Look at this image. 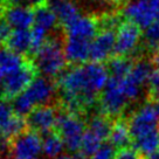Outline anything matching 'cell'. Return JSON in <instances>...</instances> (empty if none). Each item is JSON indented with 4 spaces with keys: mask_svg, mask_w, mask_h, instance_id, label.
I'll return each instance as SVG.
<instances>
[{
    "mask_svg": "<svg viewBox=\"0 0 159 159\" xmlns=\"http://www.w3.org/2000/svg\"><path fill=\"white\" fill-rule=\"evenodd\" d=\"M38 73L50 80L59 79L67 68V59L65 54V33L50 34L42 47L32 57Z\"/></svg>",
    "mask_w": 159,
    "mask_h": 159,
    "instance_id": "6da1fadb",
    "label": "cell"
},
{
    "mask_svg": "<svg viewBox=\"0 0 159 159\" xmlns=\"http://www.w3.org/2000/svg\"><path fill=\"white\" fill-rule=\"evenodd\" d=\"M84 118L80 115L59 108L55 131L60 134L66 149L70 153H79L82 138L85 134Z\"/></svg>",
    "mask_w": 159,
    "mask_h": 159,
    "instance_id": "7a4b0ae2",
    "label": "cell"
},
{
    "mask_svg": "<svg viewBox=\"0 0 159 159\" xmlns=\"http://www.w3.org/2000/svg\"><path fill=\"white\" fill-rule=\"evenodd\" d=\"M122 80L110 77L98 99V109L101 110V114L112 119L119 118L126 110L129 103H131L125 94Z\"/></svg>",
    "mask_w": 159,
    "mask_h": 159,
    "instance_id": "3957f363",
    "label": "cell"
},
{
    "mask_svg": "<svg viewBox=\"0 0 159 159\" xmlns=\"http://www.w3.org/2000/svg\"><path fill=\"white\" fill-rule=\"evenodd\" d=\"M38 69L33 60L27 57L21 68L8 75L0 83V98L14 99L21 93H24L30 84L38 77Z\"/></svg>",
    "mask_w": 159,
    "mask_h": 159,
    "instance_id": "277c9868",
    "label": "cell"
},
{
    "mask_svg": "<svg viewBox=\"0 0 159 159\" xmlns=\"http://www.w3.org/2000/svg\"><path fill=\"white\" fill-rule=\"evenodd\" d=\"M128 125L132 140L158 131L159 118L154 110L153 103L148 101V103H145L137 111H134L129 117Z\"/></svg>",
    "mask_w": 159,
    "mask_h": 159,
    "instance_id": "5b68a950",
    "label": "cell"
},
{
    "mask_svg": "<svg viewBox=\"0 0 159 159\" xmlns=\"http://www.w3.org/2000/svg\"><path fill=\"white\" fill-rule=\"evenodd\" d=\"M142 30L129 20H124L117 30L116 45L112 56L134 57L139 50L142 41Z\"/></svg>",
    "mask_w": 159,
    "mask_h": 159,
    "instance_id": "8992f818",
    "label": "cell"
},
{
    "mask_svg": "<svg viewBox=\"0 0 159 159\" xmlns=\"http://www.w3.org/2000/svg\"><path fill=\"white\" fill-rule=\"evenodd\" d=\"M42 152V138L38 132L27 129L11 140L12 159H39Z\"/></svg>",
    "mask_w": 159,
    "mask_h": 159,
    "instance_id": "52a82bcc",
    "label": "cell"
},
{
    "mask_svg": "<svg viewBox=\"0 0 159 159\" xmlns=\"http://www.w3.org/2000/svg\"><path fill=\"white\" fill-rule=\"evenodd\" d=\"M57 85L55 80H50L43 76H38L30 84V87L21 94L33 105V108L41 105H49L54 102Z\"/></svg>",
    "mask_w": 159,
    "mask_h": 159,
    "instance_id": "ba28073f",
    "label": "cell"
},
{
    "mask_svg": "<svg viewBox=\"0 0 159 159\" xmlns=\"http://www.w3.org/2000/svg\"><path fill=\"white\" fill-rule=\"evenodd\" d=\"M125 20H129L138 26L140 30H146L157 20V11L148 0H134L122 11Z\"/></svg>",
    "mask_w": 159,
    "mask_h": 159,
    "instance_id": "9c48e42d",
    "label": "cell"
},
{
    "mask_svg": "<svg viewBox=\"0 0 159 159\" xmlns=\"http://www.w3.org/2000/svg\"><path fill=\"white\" fill-rule=\"evenodd\" d=\"M28 129L43 134L54 131L57 122V111L53 105H41L33 109L26 117Z\"/></svg>",
    "mask_w": 159,
    "mask_h": 159,
    "instance_id": "30bf717a",
    "label": "cell"
},
{
    "mask_svg": "<svg viewBox=\"0 0 159 159\" xmlns=\"http://www.w3.org/2000/svg\"><path fill=\"white\" fill-rule=\"evenodd\" d=\"M0 18L14 30H30L34 24V10L25 6L11 5L6 1L0 7Z\"/></svg>",
    "mask_w": 159,
    "mask_h": 159,
    "instance_id": "8fae6325",
    "label": "cell"
},
{
    "mask_svg": "<svg viewBox=\"0 0 159 159\" xmlns=\"http://www.w3.org/2000/svg\"><path fill=\"white\" fill-rule=\"evenodd\" d=\"M66 38L93 42L99 33L96 15H81L71 24L62 28Z\"/></svg>",
    "mask_w": 159,
    "mask_h": 159,
    "instance_id": "7c38bea8",
    "label": "cell"
},
{
    "mask_svg": "<svg viewBox=\"0 0 159 159\" xmlns=\"http://www.w3.org/2000/svg\"><path fill=\"white\" fill-rule=\"evenodd\" d=\"M116 30H102L96 35L90 46L89 60L94 63L108 62V60L114 55L116 45Z\"/></svg>",
    "mask_w": 159,
    "mask_h": 159,
    "instance_id": "4fadbf2b",
    "label": "cell"
},
{
    "mask_svg": "<svg viewBox=\"0 0 159 159\" xmlns=\"http://www.w3.org/2000/svg\"><path fill=\"white\" fill-rule=\"evenodd\" d=\"M46 4L57 16L59 25L62 28L81 16L79 6L73 0H47Z\"/></svg>",
    "mask_w": 159,
    "mask_h": 159,
    "instance_id": "5bb4252c",
    "label": "cell"
},
{
    "mask_svg": "<svg viewBox=\"0 0 159 159\" xmlns=\"http://www.w3.org/2000/svg\"><path fill=\"white\" fill-rule=\"evenodd\" d=\"M91 42L65 36V54L70 65H83L90 57Z\"/></svg>",
    "mask_w": 159,
    "mask_h": 159,
    "instance_id": "9a60e30c",
    "label": "cell"
},
{
    "mask_svg": "<svg viewBox=\"0 0 159 159\" xmlns=\"http://www.w3.org/2000/svg\"><path fill=\"white\" fill-rule=\"evenodd\" d=\"M5 46L6 49L28 57L32 47V32L30 30H14Z\"/></svg>",
    "mask_w": 159,
    "mask_h": 159,
    "instance_id": "2e32d148",
    "label": "cell"
},
{
    "mask_svg": "<svg viewBox=\"0 0 159 159\" xmlns=\"http://www.w3.org/2000/svg\"><path fill=\"white\" fill-rule=\"evenodd\" d=\"M114 122L115 119L110 118L105 115L97 114L89 119L87 124V130L94 134L95 137H97L102 143H104L105 140L110 139Z\"/></svg>",
    "mask_w": 159,
    "mask_h": 159,
    "instance_id": "e0dca14e",
    "label": "cell"
},
{
    "mask_svg": "<svg viewBox=\"0 0 159 159\" xmlns=\"http://www.w3.org/2000/svg\"><path fill=\"white\" fill-rule=\"evenodd\" d=\"M110 142L115 145L117 150L126 149L132 146V137L130 134L128 120H125L123 117L116 118L114 122L112 131L110 134Z\"/></svg>",
    "mask_w": 159,
    "mask_h": 159,
    "instance_id": "ac0fdd59",
    "label": "cell"
},
{
    "mask_svg": "<svg viewBox=\"0 0 159 159\" xmlns=\"http://www.w3.org/2000/svg\"><path fill=\"white\" fill-rule=\"evenodd\" d=\"M34 10V24L33 27L40 28L49 33V30H53L59 25V20L55 13L47 6V4H41L33 8Z\"/></svg>",
    "mask_w": 159,
    "mask_h": 159,
    "instance_id": "d6986e66",
    "label": "cell"
},
{
    "mask_svg": "<svg viewBox=\"0 0 159 159\" xmlns=\"http://www.w3.org/2000/svg\"><path fill=\"white\" fill-rule=\"evenodd\" d=\"M27 57L21 56L8 49L0 50V83L8 75L21 68Z\"/></svg>",
    "mask_w": 159,
    "mask_h": 159,
    "instance_id": "ffe728a7",
    "label": "cell"
},
{
    "mask_svg": "<svg viewBox=\"0 0 159 159\" xmlns=\"http://www.w3.org/2000/svg\"><path fill=\"white\" fill-rule=\"evenodd\" d=\"M134 57H122V56H111L107 62V69L109 71L110 77L114 79H125L132 69Z\"/></svg>",
    "mask_w": 159,
    "mask_h": 159,
    "instance_id": "44dd1931",
    "label": "cell"
},
{
    "mask_svg": "<svg viewBox=\"0 0 159 159\" xmlns=\"http://www.w3.org/2000/svg\"><path fill=\"white\" fill-rule=\"evenodd\" d=\"M42 138V152L48 158H56L61 156L65 149V143L56 131H50L47 134H40Z\"/></svg>",
    "mask_w": 159,
    "mask_h": 159,
    "instance_id": "7402d4cb",
    "label": "cell"
},
{
    "mask_svg": "<svg viewBox=\"0 0 159 159\" xmlns=\"http://www.w3.org/2000/svg\"><path fill=\"white\" fill-rule=\"evenodd\" d=\"M132 148L145 158L156 153L157 150H159V130L146 134L142 138L134 139L132 142Z\"/></svg>",
    "mask_w": 159,
    "mask_h": 159,
    "instance_id": "603a6c76",
    "label": "cell"
},
{
    "mask_svg": "<svg viewBox=\"0 0 159 159\" xmlns=\"http://www.w3.org/2000/svg\"><path fill=\"white\" fill-rule=\"evenodd\" d=\"M140 47L145 52V54H153L159 49V22L156 20L149 28H146L142 36Z\"/></svg>",
    "mask_w": 159,
    "mask_h": 159,
    "instance_id": "cb8c5ba5",
    "label": "cell"
},
{
    "mask_svg": "<svg viewBox=\"0 0 159 159\" xmlns=\"http://www.w3.org/2000/svg\"><path fill=\"white\" fill-rule=\"evenodd\" d=\"M101 144H102V142L97 137H95L91 132L85 130V134L82 138V143H81V148H80V156L87 159L93 157L101 146Z\"/></svg>",
    "mask_w": 159,
    "mask_h": 159,
    "instance_id": "d4e9b609",
    "label": "cell"
},
{
    "mask_svg": "<svg viewBox=\"0 0 159 159\" xmlns=\"http://www.w3.org/2000/svg\"><path fill=\"white\" fill-rule=\"evenodd\" d=\"M14 116L15 114L10 101L0 98V134L5 131Z\"/></svg>",
    "mask_w": 159,
    "mask_h": 159,
    "instance_id": "484cf974",
    "label": "cell"
},
{
    "mask_svg": "<svg viewBox=\"0 0 159 159\" xmlns=\"http://www.w3.org/2000/svg\"><path fill=\"white\" fill-rule=\"evenodd\" d=\"M148 99L150 102L159 101V71L153 70L148 82Z\"/></svg>",
    "mask_w": 159,
    "mask_h": 159,
    "instance_id": "4316f807",
    "label": "cell"
},
{
    "mask_svg": "<svg viewBox=\"0 0 159 159\" xmlns=\"http://www.w3.org/2000/svg\"><path fill=\"white\" fill-rule=\"evenodd\" d=\"M117 151L118 150L115 148V145L111 142H104L101 144L91 159H114Z\"/></svg>",
    "mask_w": 159,
    "mask_h": 159,
    "instance_id": "83f0119b",
    "label": "cell"
},
{
    "mask_svg": "<svg viewBox=\"0 0 159 159\" xmlns=\"http://www.w3.org/2000/svg\"><path fill=\"white\" fill-rule=\"evenodd\" d=\"M114 159H146V158L143 157L138 151H136V150L131 146V148L118 150Z\"/></svg>",
    "mask_w": 159,
    "mask_h": 159,
    "instance_id": "f1b7e54d",
    "label": "cell"
},
{
    "mask_svg": "<svg viewBox=\"0 0 159 159\" xmlns=\"http://www.w3.org/2000/svg\"><path fill=\"white\" fill-rule=\"evenodd\" d=\"M12 32H13L12 27L2 18H0V45H6V42L10 39Z\"/></svg>",
    "mask_w": 159,
    "mask_h": 159,
    "instance_id": "f546056e",
    "label": "cell"
},
{
    "mask_svg": "<svg viewBox=\"0 0 159 159\" xmlns=\"http://www.w3.org/2000/svg\"><path fill=\"white\" fill-rule=\"evenodd\" d=\"M95 1H98L103 5L110 6V7H116V8L125 7L129 2V0H95Z\"/></svg>",
    "mask_w": 159,
    "mask_h": 159,
    "instance_id": "4dcf8cb0",
    "label": "cell"
},
{
    "mask_svg": "<svg viewBox=\"0 0 159 159\" xmlns=\"http://www.w3.org/2000/svg\"><path fill=\"white\" fill-rule=\"evenodd\" d=\"M150 60H151V63L153 66L154 70H158L159 71V49L156 50L153 54L151 55Z\"/></svg>",
    "mask_w": 159,
    "mask_h": 159,
    "instance_id": "1f68e13d",
    "label": "cell"
},
{
    "mask_svg": "<svg viewBox=\"0 0 159 159\" xmlns=\"http://www.w3.org/2000/svg\"><path fill=\"white\" fill-rule=\"evenodd\" d=\"M148 1L152 5L154 10L157 11V13H159V0H148Z\"/></svg>",
    "mask_w": 159,
    "mask_h": 159,
    "instance_id": "d6a6232c",
    "label": "cell"
},
{
    "mask_svg": "<svg viewBox=\"0 0 159 159\" xmlns=\"http://www.w3.org/2000/svg\"><path fill=\"white\" fill-rule=\"evenodd\" d=\"M55 159H80V156L75 157V156H70V154H61V156L56 157Z\"/></svg>",
    "mask_w": 159,
    "mask_h": 159,
    "instance_id": "836d02e7",
    "label": "cell"
},
{
    "mask_svg": "<svg viewBox=\"0 0 159 159\" xmlns=\"http://www.w3.org/2000/svg\"><path fill=\"white\" fill-rule=\"evenodd\" d=\"M153 103V107H154V110H156V112L158 115V118H159V101L157 102H152Z\"/></svg>",
    "mask_w": 159,
    "mask_h": 159,
    "instance_id": "e575fe53",
    "label": "cell"
},
{
    "mask_svg": "<svg viewBox=\"0 0 159 159\" xmlns=\"http://www.w3.org/2000/svg\"><path fill=\"white\" fill-rule=\"evenodd\" d=\"M146 159H159V151H158V152H156V153H153L152 156L148 157Z\"/></svg>",
    "mask_w": 159,
    "mask_h": 159,
    "instance_id": "d590c367",
    "label": "cell"
},
{
    "mask_svg": "<svg viewBox=\"0 0 159 159\" xmlns=\"http://www.w3.org/2000/svg\"><path fill=\"white\" fill-rule=\"evenodd\" d=\"M1 1H4V2H6V1H8V0H1Z\"/></svg>",
    "mask_w": 159,
    "mask_h": 159,
    "instance_id": "8d00e7d4",
    "label": "cell"
}]
</instances>
